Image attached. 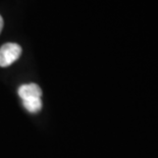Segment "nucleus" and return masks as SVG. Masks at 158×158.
I'll use <instances>...</instances> for the list:
<instances>
[{"mask_svg": "<svg viewBox=\"0 0 158 158\" xmlns=\"http://www.w3.org/2000/svg\"><path fill=\"white\" fill-rule=\"evenodd\" d=\"M23 105L28 111L32 113L39 112L42 108V101L41 98H30L23 100Z\"/></svg>", "mask_w": 158, "mask_h": 158, "instance_id": "nucleus-3", "label": "nucleus"}, {"mask_svg": "<svg viewBox=\"0 0 158 158\" xmlns=\"http://www.w3.org/2000/svg\"><path fill=\"white\" fill-rule=\"evenodd\" d=\"M2 28H3V19H2V16L0 15V33L2 31Z\"/></svg>", "mask_w": 158, "mask_h": 158, "instance_id": "nucleus-4", "label": "nucleus"}, {"mask_svg": "<svg viewBox=\"0 0 158 158\" xmlns=\"http://www.w3.org/2000/svg\"><path fill=\"white\" fill-rule=\"evenodd\" d=\"M22 47L15 43H6L0 48V66L6 68L11 65L19 58Z\"/></svg>", "mask_w": 158, "mask_h": 158, "instance_id": "nucleus-1", "label": "nucleus"}, {"mask_svg": "<svg viewBox=\"0 0 158 158\" xmlns=\"http://www.w3.org/2000/svg\"><path fill=\"white\" fill-rule=\"evenodd\" d=\"M19 96L22 100L30 99V98H41L42 90L36 84H28L23 85L19 89Z\"/></svg>", "mask_w": 158, "mask_h": 158, "instance_id": "nucleus-2", "label": "nucleus"}]
</instances>
